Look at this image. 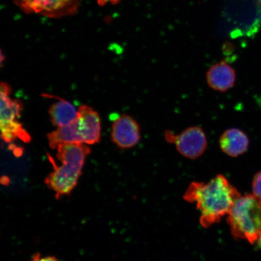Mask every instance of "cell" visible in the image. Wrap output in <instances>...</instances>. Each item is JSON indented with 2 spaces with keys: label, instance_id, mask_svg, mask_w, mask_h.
I'll list each match as a JSON object with an SVG mask.
<instances>
[{
  "label": "cell",
  "instance_id": "6da1fadb",
  "mask_svg": "<svg viewBox=\"0 0 261 261\" xmlns=\"http://www.w3.org/2000/svg\"><path fill=\"white\" fill-rule=\"evenodd\" d=\"M241 196L224 175H218L207 184L192 182L184 199L189 203H196L201 213L200 223L207 228L228 214Z\"/></svg>",
  "mask_w": 261,
  "mask_h": 261
},
{
  "label": "cell",
  "instance_id": "7a4b0ae2",
  "mask_svg": "<svg viewBox=\"0 0 261 261\" xmlns=\"http://www.w3.org/2000/svg\"><path fill=\"white\" fill-rule=\"evenodd\" d=\"M90 153L89 146L84 143H65L57 147V158L61 162L57 166L48 155L54 171L45 179V184L56 194L57 199L71 193L82 174L85 161Z\"/></svg>",
  "mask_w": 261,
  "mask_h": 261
},
{
  "label": "cell",
  "instance_id": "3957f363",
  "mask_svg": "<svg viewBox=\"0 0 261 261\" xmlns=\"http://www.w3.org/2000/svg\"><path fill=\"white\" fill-rule=\"evenodd\" d=\"M232 236L251 244L261 242V201L253 195L241 196L228 212Z\"/></svg>",
  "mask_w": 261,
  "mask_h": 261
},
{
  "label": "cell",
  "instance_id": "277c9868",
  "mask_svg": "<svg viewBox=\"0 0 261 261\" xmlns=\"http://www.w3.org/2000/svg\"><path fill=\"white\" fill-rule=\"evenodd\" d=\"M13 2L25 14L60 18L76 14L80 0H13Z\"/></svg>",
  "mask_w": 261,
  "mask_h": 261
},
{
  "label": "cell",
  "instance_id": "5b68a950",
  "mask_svg": "<svg viewBox=\"0 0 261 261\" xmlns=\"http://www.w3.org/2000/svg\"><path fill=\"white\" fill-rule=\"evenodd\" d=\"M173 143L179 154L190 159L200 158L208 145L206 135L198 126L189 127L179 135L175 136Z\"/></svg>",
  "mask_w": 261,
  "mask_h": 261
},
{
  "label": "cell",
  "instance_id": "8992f818",
  "mask_svg": "<svg viewBox=\"0 0 261 261\" xmlns=\"http://www.w3.org/2000/svg\"><path fill=\"white\" fill-rule=\"evenodd\" d=\"M140 139L139 124L132 116L124 114L113 123L112 140L120 148H132Z\"/></svg>",
  "mask_w": 261,
  "mask_h": 261
},
{
  "label": "cell",
  "instance_id": "52a82bcc",
  "mask_svg": "<svg viewBox=\"0 0 261 261\" xmlns=\"http://www.w3.org/2000/svg\"><path fill=\"white\" fill-rule=\"evenodd\" d=\"M77 120L84 143L94 145L99 142L101 126L97 112L89 106H82L77 111Z\"/></svg>",
  "mask_w": 261,
  "mask_h": 261
},
{
  "label": "cell",
  "instance_id": "ba28073f",
  "mask_svg": "<svg viewBox=\"0 0 261 261\" xmlns=\"http://www.w3.org/2000/svg\"><path fill=\"white\" fill-rule=\"evenodd\" d=\"M236 78V70L224 60L212 65L206 73L208 87L219 92H226L233 87Z\"/></svg>",
  "mask_w": 261,
  "mask_h": 261
},
{
  "label": "cell",
  "instance_id": "9c48e42d",
  "mask_svg": "<svg viewBox=\"0 0 261 261\" xmlns=\"http://www.w3.org/2000/svg\"><path fill=\"white\" fill-rule=\"evenodd\" d=\"M11 94V87L2 82L0 87V127L14 125L19 123L18 118L23 110L24 105L21 100L12 99Z\"/></svg>",
  "mask_w": 261,
  "mask_h": 261
},
{
  "label": "cell",
  "instance_id": "30bf717a",
  "mask_svg": "<svg viewBox=\"0 0 261 261\" xmlns=\"http://www.w3.org/2000/svg\"><path fill=\"white\" fill-rule=\"evenodd\" d=\"M249 144V137L243 130L236 128L225 130L219 139L221 151L231 158H237L244 154Z\"/></svg>",
  "mask_w": 261,
  "mask_h": 261
},
{
  "label": "cell",
  "instance_id": "8fae6325",
  "mask_svg": "<svg viewBox=\"0 0 261 261\" xmlns=\"http://www.w3.org/2000/svg\"><path fill=\"white\" fill-rule=\"evenodd\" d=\"M47 138L52 149L65 143H84L77 119L68 125L58 127L57 130L48 134Z\"/></svg>",
  "mask_w": 261,
  "mask_h": 261
},
{
  "label": "cell",
  "instance_id": "7c38bea8",
  "mask_svg": "<svg viewBox=\"0 0 261 261\" xmlns=\"http://www.w3.org/2000/svg\"><path fill=\"white\" fill-rule=\"evenodd\" d=\"M57 102L52 104L48 113L52 124L58 127L63 126L77 119V112L70 102L57 97Z\"/></svg>",
  "mask_w": 261,
  "mask_h": 261
},
{
  "label": "cell",
  "instance_id": "4fadbf2b",
  "mask_svg": "<svg viewBox=\"0 0 261 261\" xmlns=\"http://www.w3.org/2000/svg\"><path fill=\"white\" fill-rule=\"evenodd\" d=\"M252 189L253 195L261 201V171L254 175L252 182Z\"/></svg>",
  "mask_w": 261,
  "mask_h": 261
},
{
  "label": "cell",
  "instance_id": "5bb4252c",
  "mask_svg": "<svg viewBox=\"0 0 261 261\" xmlns=\"http://www.w3.org/2000/svg\"><path fill=\"white\" fill-rule=\"evenodd\" d=\"M31 261H59L56 257L54 256H47L45 257H41L40 254H37L34 257Z\"/></svg>",
  "mask_w": 261,
  "mask_h": 261
},
{
  "label": "cell",
  "instance_id": "9a60e30c",
  "mask_svg": "<svg viewBox=\"0 0 261 261\" xmlns=\"http://www.w3.org/2000/svg\"><path fill=\"white\" fill-rule=\"evenodd\" d=\"M121 1V0H97L98 5L100 6H103L107 4H112L115 5L118 4V3Z\"/></svg>",
  "mask_w": 261,
  "mask_h": 261
}]
</instances>
